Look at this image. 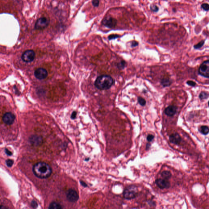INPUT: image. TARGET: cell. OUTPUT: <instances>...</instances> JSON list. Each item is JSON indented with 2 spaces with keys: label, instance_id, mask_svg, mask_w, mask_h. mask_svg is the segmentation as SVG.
<instances>
[{
  "label": "cell",
  "instance_id": "obj_1",
  "mask_svg": "<svg viewBox=\"0 0 209 209\" xmlns=\"http://www.w3.org/2000/svg\"><path fill=\"white\" fill-rule=\"evenodd\" d=\"M33 173L38 178L44 179L50 176L52 169L48 164L40 162L35 164L33 167Z\"/></svg>",
  "mask_w": 209,
  "mask_h": 209
},
{
  "label": "cell",
  "instance_id": "obj_2",
  "mask_svg": "<svg viewBox=\"0 0 209 209\" xmlns=\"http://www.w3.org/2000/svg\"><path fill=\"white\" fill-rule=\"evenodd\" d=\"M114 84L113 78L109 75H102L98 77L95 82V85L100 90L109 89Z\"/></svg>",
  "mask_w": 209,
  "mask_h": 209
},
{
  "label": "cell",
  "instance_id": "obj_3",
  "mask_svg": "<svg viewBox=\"0 0 209 209\" xmlns=\"http://www.w3.org/2000/svg\"><path fill=\"white\" fill-rule=\"evenodd\" d=\"M138 194V188L137 186L131 185L125 189L123 192L124 198L126 199L131 200L136 198Z\"/></svg>",
  "mask_w": 209,
  "mask_h": 209
},
{
  "label": "cell",
  "instance_id": "obj_4",
  "mask_svg": "<svg viewBox=\"0 0 209 209\" xmlns=\"http://www.w3.org/2000/svg\"><path fill=\"white\" fill-rule=\"evenodd\" d=\"M198 74L205 78H209V60L204 61L198 69Z\"/></svg>",
  "mask_w": 209,
  "mask_h": 209
},
{
  "label": "cell",
  "instance_id": "obj_5",
  "mask_svg": "<svg viewBox=\"0 0 209 209\" xmlns=\"http://www.w3.org/2000/svg\"><path fill=\"white\" fill-rule=\"evenodd\" d=\"M66 198L68 201L72 203L77 202L79 198V196L76 190L69 189L66 194Z\"/></svg>",
  "mask_w": 209,
  "mask_h": 209
},
{
  "label": "cell",
  "instance_id": "obj_6",
  "mask_svg": "<svg viewBox=\"0 0 209 209\" xmlns=\"http://www.w3.org/2000/svg\"><path fill=\"white\" fill-rule=\"evenodd\" d=\"M49 20L45 17H42L38 19L36 22L35 25V29L37 30H43L48 26L49 24Z\"/></svg>",
  "mask_w": 209,
  "mask_h": 209
},
{
  "label": "cell",
  "instance_id": "obj_7",
  "mask_svg": "<svg viewBox=\"0 0 209 209\" xmlns=\"http://www.w3.org/2000/svg\"><path fill=\"white\" fill-rule=\"evenodd\" d=\"M35 53L32 50H27L22 54V59L25 62H31L34 60Z\"/></svg>",
  "mask_w": 209,
  "mask_h": 209
},
{
  "label": "cell",
  "instance_id": "obj_8",
  "mask_svg": "<svg viewBox=\"0 0 209 209\" xmlns=\"http://www.w3.org/2000/svg\"><path fill=\"white\" fill-rule=\"evenodd\" d=\"M117 22V20L115 18L111 17H107L103 20L102 24L107 27L112 28L115 27Z\"/></svg>",
  "mask_w": 209,
  "mask_h": 209
},
{
  "label": "cell",
  "instance_id": "obj_9",
  "mask_svg": "<svg viewBox=\"0 0 209 209\" xmlns=\"http://www.w3.org/2000/svg\"><path fill=\"white\" fill-rule=\"evenodd\" d=\"M34 75L38 79H44L48 77V73L46 70L45 69L39 68L37 69L35 71Z\"/></svg>",
  "mask_w": 209,
  "mask_h": 209
},
{
  "label": "cell",
  "instance_id": "obj_10",
  "mask_svg": "<svg viewBox=\"0 0 209 209\" xmlns=\"http://www.w3.org/2000/svg\"><path fill=\"white\" fill-rule=\"evenodd\" d=\"M15 119V116L11 112L6 113L3 117V120L6 124L11 125L14 123Z\"/></svg>",
  "mask_w": 209,
  "mask_h": 209
},
{
  "label": "cell",
  "instance_id": "obj_11",
  "mask_svg": "<svg viewBox=\"0 0 209 209\" xmlns=\"http://www.w3.org/2000/svg\"><path fill=\"white\" fill-rule=\"evenodd\" d=\"M155 183L157 186L161 189L169 188L170 186V182L168 180L165 179H157L155 180Z\"/></svg>",
  "mask_w": 209,
  "mask_h": 209
},
{
  "label": "cell",
  "instance_id": "obj_12",
  "mask_svg": "<svg viewBox=\"0 0 209 209\" xmlns=\"http://www.w3.org/2000/svg\"><path fill=\"white\" fill-rule=\"evenodd\" d=\"M182 140V138L178 133H174L171 134L169 137L170 142L175 145H179Z\"/></svg>",
  "mask_w": 209,
  "mask_h": 209
},
{
  "label": "cell",
  "instance_id": "obj_13",
  "mask_svg": "<svg viewBox=\"0 0 209 209\" xmlns=\"http://www.w3.org/2000/svg\"><path fill=\"white\" fill-rule=\"evenodd\" d=\"M177 107L174 105H169L165 109V113L167 116H173L176 113Z\"/></svg>",
  "mask_w": 209,
  "mask_h": 209
},
{
  "label": "cell",
  "instance_id": "obj_14",
  "mask_svg": "<svg viewBox=\"0 0 209 209\" xmlns=\"http://www.w3.org/2000/svg\"><path fill=\"white\" fill-rule=\"evenodd\" d=\"M172 83V81L169 78H165L161 80V84L163 87L165 88L170 86Z\"/></svg>",
  "mask_w": 209,
  "mask_h": 209
},
{
  "label": "cell",
  "instance_id": "obj_15",
  "mask_svg": "<svg viewBox=\"0 0 209 209\" xmlns=\"http://www.w3.org/2000/svg\"><path fill=\"white\" fill-rule=\"evenodd\" d=\"M198 130L202 134L207 135L209 133V127L207 126H201Z\"/></svg>",
  "mask_w": 209,
  "mask_h": 209
},
{
  "label": "cell",
  "instance_id": "obj_16",
  "mask_svg": "<svg viewBox=\"0 0 209 209\" xmlns=\"http://www.w3.org/2000/svg\"><path fill=\"white\" fill-rule=\"evenodd\" d=\"M161 176L163 179L168 180L171 178L172 176V173L169 171H164L161 173Z\"/></svg>",
  "mask_w": 209,
  "mask_h": 209
},
{
  "label": "cell",
  "instance_id": "obj_17",
  "mask_svg": "<svg viewBox=\"0 0 209 209\" xmlns=\"http://www.w3.org/2000/svg\"><path fill=\"white\" fill-rule=\"evenodd\" d=\"M49 208L51 209H62L61 206L60 204L56 202H52L49 205Z\"/></svg>",
  "mask_w": 209,
  "mask_h": 209
},
{
  "label": "cell",
  "instance_id": "obj_18",
  "mask_svg": "<svg viewBox=\"0 0 209 209\" xmlns=\"http://www.w3.org/2000/svg\"><path fill=\"white\" fill-rule=\"evenodd\" d=\"M209 94L208 92H201L199 95V98L201 100H205L207 99L209 97Z\"/></svg>",
  "mask_w": 209,
  "mask_h": 209
},
{
  "label": "cell",
  "instance_id": "obj_19",
  "mask_svg": "<svg viewBox=\"0 0 209 209\" xmlns=\"http://www.w3.org/2000/svg\"><path fill=\"white\" fill-rule=\"evenodd\" d=\"M31 141L34 144H38L41 142V138L38 137H35L31 138Z\"/></svg>",
  "mask_w": 209,
  "mask_h": 209
},
{
  "label": "cell",
  "instance_id": "obj_20",
  "mask_svg": "<svg viewBox=\"0 0 209 209\" xmlns=\"http://www.w3.org/2000/svg\"><path fill=\"white\" fill-rule=\"evenodd\" d=\"M138 102L139 104L142 106H144L146 104V101L144 98L141 96H138Z\"/></svg>",
  "mask_w": 209,
  "mask_h": 209
},
{
  "label": "cell",
  "instance_id": "obj_21",
  "mask_svg": "<svg viewBox=\"0 0 209 209\" xmlns=\"http://www.w3.org/2000/svg\"><path fill=\"white\" fill-rule=\"evenodd\" d=\"M126 65V63L125 61L124 60H122L120 63H118V68L120 70L123 69L125 67Z\"/></svg>",
  "mask_w": 209,
  "mask_h": 209
},
{
  "label": "cell",
  "instance_id": "obj_22",
  "mask_svg": "<svg viewBox=\"0 0 209 209\" xmlns=\"http://www.w3.org/2000/svg\"><path fill=\"white\" fill-rule=\"evenodd\" d=\"M205 40H202L201 42H198V44L194 45V48L195 49H199L200 48H201V47H202L204 45V44L205 43Z\"/></svg>",
  "mask_w": 209,
  "mask_h": 209
},
{
  "label": "cell",
  "instance_id": "obj_23",
  "mask_svg": "<svg viewBox=\"0 0 209 209\" xmlns=\"http://www.w3.org/2000/svg\"><path fill=\"white\" fill-rule=\"evenodd\" d=\"M150 10L151 11L154 12H158L159 10V8L158 6H156V5H152L150 6Z\"/></svg>",
  "mask_w": 209,
  "mask_h": 209
},
{
  "label": "cell",
  "instance_id": "obj_24",
  "mask_svg": "<svg viewBox=\"0 0 209 209\" xmlns=\"http://www.w3.org/2000/svg\"><path fill=\"white\" fill-rule=\"evenodd\" d=\"M201 7L205 11H208L209 10V6L207 3H204L202 4Z\"/></svg>",
  "mask_w": 209,
  "mask_h": 209
},
{
  "label": "cell",
  "instance_id": "obj_25",
  "mask_svg": "<svg viewBox=\"0 0 209 209\" xmlns=\"http://www.w3.org/2000/svg\"><path fill=\"white\" fill-rule=\"evenodd\" d=\"M6 165L8 167H11L13 165L14 161L13 160L11 159H8L6 161Z\"/></svg>",
  "mask_w": 209,
  "mask_h": 209
},
{
  "label": "cell",
  "instance_id": "obj_26",
  "mask_svg": "<svg viewBox=\"0 0 209 209\" xmlns=\"http://www.w3.org/2000/svg\"><path fill=\"white\" fill-rule=\"evenodd\" d=\"M154 138H155V137H154V136L153 135H152V134H149L147 137V141L148 142H150L154 139Z\"/></svg>",
  "mask_w": 209,
  "mask_h": 209
},
{
  "label": "cell",
  "instance_id": "obj_27",
  "mask_svg": "<svg viewBox=\"0 0 209 209\" xmlns=\"http://www.w3.org/2000/svg\"><path fill=\"white\" fill-rule=\"evenodd\" d=\"M186 84L189 86L191 87H195L196 85V83L195 82L192 81H188L186 82Z\"/></svg>",
  "mask_w": 209,
  "mask_h": 209
},
{
  "label": "cell",
  "instance_id": "obj_28",
  "mask_svg": "<svg viewBox=\"0 0 209 209\" xmlns=\"http://www.w3.org/2000/svg\"><path fill=\"white\" fill-rule=\"evenodd\" d=\"M92 3L94 7H98L99 4V0H93Z\"/></svg>",
  "mask_w": 209,
  "mask_h": 209
},
{
  "label": "cell",
  "instance_id": "obj_29",
  "mask_svg": "<svg viewBox=\"0 0 209 209\" xmlns=\"http://www.w3.org/2000/svg\"><path fill=\"white\" fill-rule=\"evenodd\" d=\"M138 45V43L137 41H133L131 42V47L132 48H134L135 47H137Z\"/></svg>",
  "mask_w": 209,
  "mask_h": 209
},
{
  "label": "cell",
  "instance_id": "obj_30",
  "mask_svg": "<svg viewBox=\"0 0 209 209\" xmlns=\"http://www.w3.org/2000/svg\"><path fill=\"white\" fill-rule=\"evenodd\" d=\"M118 37H119V35H111V36H109V40H111V39H113L117 38Z\"/></svg>",
  "mask_w": 209,
  "mask_h": 209
},
{
  "label": "cell",
  "instance_id": "obj_31",
  "mask_svg": "<svg viewBox=\"0 0 209 209\" xmlns=\"http://www.w3.org/2000/svg\"><path fill=\"white\" fill-rule=\"evenodd\" d=\"M77 112H76L75 111L73 112H72V113L71 116L72 119H75L76 118V116H77Z\"/></svg>",
  "mask_w": 209,
  "mask_h": 209
},
{
  "label": "cell",
  "instance_id": "obj_32",
  "mask_svg": "<svg viewBox=\"0 0 209 209\" xmlns=\"http://www.w3.org/2000/svg\"><path fill=\"white\" fill-rule=\"evenodd\" d=\"M31 206L34 208H36L37 207L38 205H37V203L35 201H33L31 203Z\"/></svg>",
  "mask_w": 209,
  "mask_h": 209
},
{
  "label": "cell",
  "instance_id": "obj_33",
  "mask_svg": "<svg viewBox=\"0 0 209 209\" xmlns=\"http://www.w3.org/2000/svg\"><path fill=\"white\" fill-rule=\"evenodd\" d=\"M5 152H6V154L9 156H11L12 155V153L7 149H5Z\"/></svg>",
  "mask_w": 209,
  "mask_h": 209
},
{
  "label": "cell",
  "instance_id": "obj_34",
  "mask_svg": "<svg viewBox=\"0 0 209 209\" xmlns=\"http://www.w3.org/2000/svg\"><path fill=\"white\" fill-rule=\"evenodd\" d=\"M80 183H81V184L82 185L84 186V187H87V185L86 184V183H84V181H80Z\"/></svg>",
  "mask_w": 209,
  "mask_h": 209
},
{
  "label": "cell",
  "instance_id": "obj_35",
  "mask_svg": "<svg viewBox=\"0 0 209 209\" xmlns=\"http://www.w3.org/2000/svg\"><path fill=\"white\" fill-rule=\"evenodd\" d=\"M150 144L149 143H147L146 147V150H148V149L150 148Z\"/></svg>",
  "mask_w": 209,
  "mask_h": 209
},
{
  "label": "cell",
  "instance_id": "obj_36",
  "mask_svg": "<svg viewBox=\"0 0 209 209\" xmlns=\"http://www.w3.org/2000/svg\"></svg>",
  "mask_w": 209,
  "mask_h": 209
}]
</instances>
